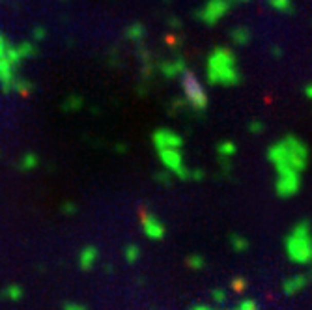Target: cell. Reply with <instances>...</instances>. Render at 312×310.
Here are the masks:
<instances>
[{"label":"cell","instance_id":"obj_1","mask_svg":"<svg viewBox=\"0 0 312 310\" xmlns=\"http://www.w3.org/2000/svg\"><path fill=\"white\" fill-rule=\"evenodd\" d=\"M267 161L273 165L277 174L286 170L303 174L308 165V146L296 134H286L267 148Z\"/></svg>","mask_w":312,"mask_h":310},{"label":"cell","instance_id":"obj_2","mask_svg":"<svg viewBox=\"0 0 312 310\" xmlns=\"http://www.w3.org/2000/svg\"><path fill=\"white\" fill-rule=\"evenodd\" d=\"M206 79L211 86H237L243 81L237 58L228 47H215L206 62Z\"/></svg>","mask_w":312,"mask_h":310},{"label":"cell","instance_id":"obj_3","mask_svg":"<svg viewBox=\"0 0 312 310\" xmlns=\"http://www.w3.org/2000/svg\"><path fill=\"white\" fill-rule=\"evenodd\" d=\"M284 248L290 262L299 265L310 264L312 256V228L308 221H299L284 239Z\"/></svg>","mask_w":312,"mask_h":310},{"label":"cell","instance_id":"obj_4","mask_svg":"<svg viewBox=\"0 0 312 310\" xmlns=\"http://www.w3.org/2000/svg\"><path fill=\"white\" fill-rule=\"evenodd\" d=\"M179 83H181V88H183V93H185V101L189 103V107L195 112H204L208 109V103H210V99H208V93H206L204 86L202 83L198 81L195 73L187 69L185 67L183 71L179 73Z\"/></svg>","mask_w":312,"mask_h":310},{"label":"cell","instance_id":"obj_5","mask_svg":"<svg viewBox=\"0 0 312 310\" xmlns=\"http://www.w3.org/2000/svg\"><path fill=\"white\" fill-rule=\"evenodd\" d=\"M159 161L161 165L164 166V170L174 174L178 180H189L191 170L185 165L183 153H181V148H164V150H157Z\"/></svg>","mask_w":312,"mask_h":310},{"label":"cell","instance_id":"obj_6","mask_svg":"<svg viewBox=\"0 0 312 310\" xmlns=\"http://www.w3.org/2000/svg\"><path fill=\"white\" fill-rule=\"evenodd\" d=\"M301 185H303L301 172L286 170V172H279V174H277V180H275L277 197H281V198L296 197L297 192L301 191Z\"/></svg>","mask_w":312,"mask_h":310},{"label":"cell","instance_id":"obj_7","mask_svg":"<svg viewBox=\"0 0 312 310\" xmlns=\"http://www.w3.org/2000/svg\"><path fill=\"white\" fill-rule=\"evenodd\" d=\"M230 10V0H208L198 11L196 17L208 26H213L223 19Z\"/></svg>","mask_w":312,"mask_h":310},{"label":"cell","instance_id":"obj_8","mask_svg":"<svg viewBox=\"0 0 312 310\" xmlns=\"http://www.w3.org/2000/svg\"><path fill=\"white\" fill-rule=\"evenodd\" d=\"M138 217H140V224H142V232L146 238L154 239V241H161L167 234V226L164 222L159 217H155L154 213L148 211L146 207H140L138 211Z\"/></svg>","mask_w":312,"mask_h":310},{"label":"cell","instance_id":"obj_9","mask_svg":"<svg viewBox=\"0 0 312 310\" xmlns=\"http://www.w3.org/2000/svg\"><path fill=\"white\" fill-rule=\"evenodd\" d=\"M152 142H154L155 150H164V148H181V146H183V137L178 134L176 131L157 129L154 134H152Z\"/></svg>","mask_w":312,"mask_h":310},{"label":"cell","instance_id":"obj_10","mask_svg":"<svg viewBox=\"0 0 312 310\" xmlns=\"http://www.w3.org/2000/svg\"><path fill=\"white\" fill-rule=\"evenodd\" d=\"M308 284V275H292V277H288L284 282H282V292L288 295V297H292V295L299 294L305 286Z\"/></svg>","mask_w":312,"mask_h":310},{"label":"cell","instance_id":"obj_11","mask_svg":"<svg viewBox=\"0 0 312 310\" xmlns=\"http://www.w3.org/2000/svg\"><path fill=\"white\" fill-rule=\"evenodd\" d=\"M161 73H163L167 79H174V77H179V73L183 71L185 67V60L183 56H176L172 60H167V62H161Z\"/></svg>","mask_w":312,"mask_h":310},{"label":"cell","instance_id":"obj_12","mask_svg":"<svg viewBox=\"0 0 312 310\" xmlns=\"http://www.w3.org/2000/svg\"><path fill=\"white\" fill-rule=\"evenodd\" d=\"M98 248L96 247H86L82 248L81 256H79V265H81L82 271H90V269L96 265V262H98Z\"/></svg>","mask_w":312,"mask_h":310},{"label":"cell","instance_id":"obj_13","mask_svg":"<svg viewBox=\"0 0 312 310\" xmlns=\"http://www.w3.org/2000/svg\"><path fill=\"white\" fill-rule=\"evenodd\" d=\"M230 37H232V42H234L235 45L245 47L247 43L251 42V30H249L247 26H235V28H232Z\"/></svg>","mask_w":312,"mask_h":310},{"label":"cell","instance_id":"obj_14","mask_svg":"<svg viewBox=\"0 0 312 310\" xmlns=\"http://www.w3.org/2000/svg\"><path fill=\"white\" fill-rule=\"evenodd\" d=\"M38 165H40L38 155L32 153V151H28V153L23 155V159L17 163V168L23 170V172H30V170H34V168H38Z\"/></svg>","mask_w":312,"mask_h":310},{"label":"cell","instance_id":"obj_15","mask_svg":"<svg viewBox=\"0 0 312 310\" xmlns=\"http://www.w3.org/2000/svg\"><path fill=\"white\" fill-rule=\"evenodd\" d=\"M228 241H230V247L234 248V253H247L249 250V241L240 234H232Z\"/></svg>","mask_w":312,"mask_h":310},{"label":"cell","instance_id":"obj_16","mask_svg":"<svg viewBox=\"0 0 312 310\" xmlns=\"http://www.w3.org/2000/svg\"><path fill=\"white\" fill-rule=\"evenodd\" d=\"M235 151H237V146H235V142H232V140H223V142L217 146L219 157H228V159H230L232 155H235Z\"/></svg>","mask_w":312,"mask_h":310},{"label":"cell","instance_id":"obj_17","mask_svg":"<svg viewBox=\"0 0 312 310\" xmlns=\"http://www.w3.org/2000/svg\"><path fill=\"white\" fill-rule=\"evenodd\" d=\"M0 295L2 297H6V299H11V301H19L21 297H23V288L17 284H10L6 286L2 292H0Z\"/></svg>","mask_w":312,"mask_h":310},{"label":"cell","instance_id":"obj_18","mask_svg":"<svg viewBox=\"0 0 312 310\" xmlns=\"http://www.w3.org/2000/svg\"><path fill=\"white\" fill-rule=\"evenodd\" d=\"M269 6L273 10H277L279 13H292L293 11V4L292 0H267Z\"/></svg>","mask_w":312,"mask_h":310},{"label":"cell","instance_id":"obj_19","mask_svg":"<svg viewBox=\"0 0 312 310\" xmlns=\"http://www.w3.org/2000/svg\"><path fill=\"white\" fill-rule=\"evenodd\" d=\"M123 258H125V262H127V264H137V260L140 258V247H138V245H127V247H125V250H123Z\"/></svg>","mask_w":312,"mask_h":310},{"label":"cell","instance_id":"obj_20","mask_svg":"<svg viewBox=\"0 0 312 310\" xmlns=\"http://www.w3.org/2000/svg\"><path fill=\"white\" fill-rule=\"evenodd\" d=\"M125 36L131 40V42H137L140 43V40L144 37V26L142 25H133V26H129L127 32H125Z\"/></svg>","mask_w":312,"mask_h":310},{"label":"cell","instance_id":"obj_21","mask_svg":"<svg viewBox=\"0 0 312 310\" xmlns=\"http://www.w3.org/2000/svg\"><path fill=\"white\" fill-rule=\"evenodd\" d=\"M187 265H189L191 269H195V271H200V269L204 267L206 265V260H204V256L202 254H198V253H195V254H191V256H187Z\"/></svg>","mask_w":312,"mask_h":310},{"label":"cell","instance_id":"obj_22","mask_svg":"<svg viewBox=\"0 0 312 310\" xmlns=\"http://www.w3.org/2000/svg\"><path fill=\"white\" fill-rule=\"evenodd\" d=\"M232 310H260L258 308V303H256L254 299H241L237 305H235V308H232Z\"/></svg>","mask_w":312,"mask_h":310},{"label":"cell","instance_id":"obj_23","mask_svg":"<svg viewBox=\"0 0 312 310\" xmlns=\"http://www.w3.org/2000/svg\"><path fill=\"white\" fill-rule=\"evenodd\" d=\"M82 107V99L81 98H75V95H71L69 99H66V103L62 105V109L64 110H77Z\"/></svg>","mask_w":312,"mask_h":310},{"label":"cell","instance_id":"obj_24","mask_svg":"<svg viewBox=\"0 0 312 310\" xmlns=\"http://www.w3.org/2000/svg\"><path fill=\"white\" fill-rule=\"evenodd\" d=\"M211 299H213L217 305H223V303H226V289L213 288V289H211Z\"/></svg>","mask_w":312,"mask_h":310},{"label":"cell","instance_id":"obj_25","mask_svg":"<svg viewBox=\"0 0 312 310\" xmlns=\"http://www.w3.org/2000/svg\"><path fill=\"white\" fill-rule=\"evenodd\" d=\"M60 211L64 213V215H75V213L79 211V207L75 202H64L60 207Z\"/></svg>","mask_w":312,"mask_h":310},{"label":"cell","instance_id":"obj_26","mask_svg":"<svg viewBox=\"0 0 312 310\" xmlns=\"http://www.w3.org/2000/svg\"><path fill=\"white\" fill-rule=\"evenodd\" d=\"M264 129H266V125H264V122H260V120H252L251 124H249V131H251L252 134H260L264 133Z\"/></svg>","mask_w":312,"mask_h":310},{"label":"cell","instance_id":"obj_27","mask_svg":"<svg viewBox=\"0 0 312 310\" xmlns=\"http://www.w3.org/2000/svg\"><path fill=\"white\" fill-rule=\"evenodd\" d=\"M247 288V282H245V279H240V277H237V279H234L232 280V289H234V292H237V294H241V292H243V289Z\"/></svg>","mask_w":312,"mask_h":310},{"label":"cell","instance_id":"obj_28","mask_svg":"<svg viewBox=\"0 0 312 310\" xmlns=\"http://www.w3.org/2000/svg\"><path fill=\"white\" fill-rule=\"evenodd\" d=\"M62 310H88V306L81 305V303H73V301H67L62 305Z\"/></svg>","mask_w":312,"mask_h":310},{"label":"cell","instance_id":"obj_29","mask_svg":"<svg viewBox=\"0 0 312 310\" xmlns=\"http://www.w3.org/2000/svg\"><path fill=\"white\" fill-rule=\"evenodd\" d=\"M155 181L163 183V185H170V172H157L155 174Z\"/></svg>","mask_w":312,"mask_h":310},{"label":"cell","instance_id":"obj_30","mask_svg":"<svg viewBox=\"0 0 312 310\" xmlns=\"http://www.w3.org/2000/svg\"><path fill=\"white\" fill-rule=\"evenodd\" d=\"M189 180L202 181V180H204V170H191V176H189Z\"/></svg>","mask_w":312,"mask_h":310},{"label":"cell","instance_id":"obj_31","mask_svg":"<svg viewBox=\"0 0 312 310\" xmlns=\"http://www.w3.org/2000/svg\"><path fill=\"white\" fill-rule=\"evenodd\" d=\"M305 95H307V98L312 101V83H310V84H307V86H305Z\"/></svg>","mask_w":312,"mask_h":310},{"label":"cell","instance_id":"obj_32","mask_svg":"<svg viewBox=\"0 0 312 310\" xmlns=\"http://www.w3.org/2000/svg\"><path fill=\"white\" fill-rule=\"evenodd\" d=\"M6 49H8V45H6L4 42H2V36H0V58L4 56V52H6Z\"/></svg>","mask_w":312,"mask_h":310},{"label":"cell","instance_id":"obj_33","mask_svg":"<svg viewBox=\"0 0 312 310\" xmlns=\"http://www.w3.org/2000/svg\"><path fill=\"white\" fill-rule=\"evenodd\" d=\"M41 37H45V32L41 30V28H38V30H36V40H41Z\"/></svg>","mask_w":312,"mask_h":310},{"label":"cell","instance_id":"obj_34","mask_svg":"<svg viewBox=\"0 0 312 310\" xmlns=\"http://www.w3.org/2000/svg\"><path fill=\"white\" fill-rule=\"evenodd\" d=\"M191 310H211L210 306H206V305H196V306H193Z\"/></svg>","mask_w":312,"mask_h":310},{"label":"cell","instance_id":"obj_35","mask_svg":"<svg viewBox=\"0 0 312 310\" xmlns=\"http://www.w3.org/2000/svg\"><path fill=\"white\" fill-rule=\"evenodd\" d=\"M310 264H312V256H310Z\"/></svg>","mask_w":312,"mask_h":310},{"label":"cell","instance_id":"obj_36","mask_svg":"<svg viewBox=\"0 0 312 310\" xmlns=\"http://www.w3.org/2000/svg\"><path fill=\"white\" fill-rule=\"evenodd\" d=\"M243 2H245V0H243Z\"/></svg>","mask_w":312,"mask_h":310}]
</instances>
